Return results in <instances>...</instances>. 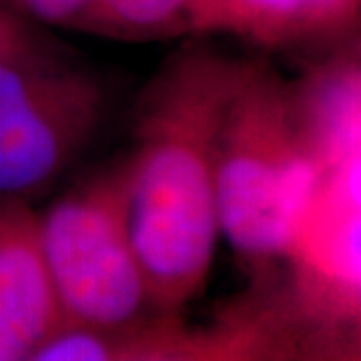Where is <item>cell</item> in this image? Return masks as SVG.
Masks as SVG:
<instances>
[{
    "instance_id": "1",
    "label": "cell",
    "mask_w": 361,
    "mask_h": 361,
    "mask_svg": "<svg viewBox=\"0 0 361 361\" xmlns=\"http://www.w3.org/2000/svg\"><path fill=\"white\" fill-rule=\"evenodd\" d=\"M239 63L187 47L145 90L125 165L135 251L157 313L205 289L217 241V139Z\"/></svg>"
},
{
    "instance_id": "10",
    "label": "cell",
    "mask_w": 361,
    "mask_h": 361,
    "mask_svg": "<svg viewBox=\"0 0 361 361\" xmlns=\"http://www.w3.org/2000/svg\"><path fill=\"white\" fill-rule=\"evenodd\" d=\"M165 315L169 313L155 315L153 319L123 334L68 327L20 361H125L149 339Z\"/></svg>"
},
{
    "instance_id": "9",
    "label": "cell",
    "mask_w": 361,
    "mask_h": 361,
    "mask_svg": "<svg viewBox=\"0 0 361 361\" xmlns=\"http://www.w3.org/2000/svg\"><path fill=\"white\" fill-rule=\"evenodd\" d=\"M195 0H94L80 28L109 37L191 32Z\"/></svg>"
},
{
    "instance_id": "5",
    "label": "cell",
    "mask_w": 361,
    "mask_h": 361,
    "mask_svg": "<svg viewBox=\"0 0 361 361\" xmlns=\"http://www.w3.org/2000/svg\"><path fill=\"white\" fill-rule=\"evenodd\" d=\"M319 175L285 257L289 295L315 331L360 323L361 151L317 165Z\"/></svg>"
},
{
    "instance_id": "3",
    "label": "cell",
    "mask_w": 361,
    "mask_h": 361,
    "mask_svg": "<svg viewBox=\"0 0 361 361\" xmlns=\"http://www.w3.org/2000/svg\"><path fill=\"white\" fill-rule=\"evenodd\" d=\"M97 77L0 4V201H26L92 141L104 116Z\"/></svg>"
},
{
    "instance_id": "4",
    "label": "cell",
    "mask_w": 361,
    "mask_h": 361,
    "mask_svg": "<svg viewBox=\"0 0 361 361\" xmlns=\"http://www.w3.org/2000/svg\"><path fill=\"white\" fill-rule=\"evenodd\" d=\"M39 227L66 327L123 334L161 315L130 235L123 163L54 201Z\"/></svg>"
},
{
    "instance_id": "7",
    "label": "cell",
    "mask_w": 361,
    "mask_h": 361,
    "mask_svg": "<svg viewBox=\"0 0 361 361\" xmlns=\"http://www.w3.org/2000/svg\"><path fill=\"white\" fill-rule=\"evenodd\" d=\"M65 329L39 213L26 201H0V361L25 360Z\"/></svg>"
},
{
    "instance_id": "6",
    "label": "cell",
    "mask_w": 361,
    "mask_h": 361,
    "mask_svg": "<svg viewBox=\"0 0 361 361\" xmlns=\"http://www.w3.org/2000/svg\"><path fill=\"white\" fill-rule=\"evenodd\" d=\"M311 336L287 289H261L205 327L167 315L129 361H307Z\"/></svg>"
},
{
    "instance_id": "2",
    "label": "cell",
    "mask_w": 361,
    "mask_h": 361,
    "mask_svg": "<svg viewBox=\"0 0 361 361\" xmlns=\"http://www.w3.org/2000/svg\"><path fill=\"white\" fill-rule=\"evenodd\" d=\"M317 175L293 85L239 63L217 139L221 235L247 261L283 259Z\"/></svg>"
},
{
    "instance_id": "11",
    "label": "cell",
    "mask_w": 361,
    "mask_h": 361,
    "mask_svg": "<svg viewBox=\"0 0 361 361\" xmlns=\"http://www.w3.org/2000/svg\"><path fill=\"white\" fill-rule=\"evenodd\" d=\"M14 6L30 18L49 25L80 28L94 0H11Z\"/></svg>"
},
{
    "instance_id": "8",
    "label": "cell",
    "mask_w": 361,
    "mask_h": 361,
    "mask_svg": "<svg viewBox=\"0 0 361 361\" xmlns=\"http://www.w3.org/2000/svg\"><path fill=\"white\" fill-rule=\"evenodd\" d=\"M361 0H195L191 35H231L263 49H287L353 28Z\"/></svg>"
}]
</instances>
